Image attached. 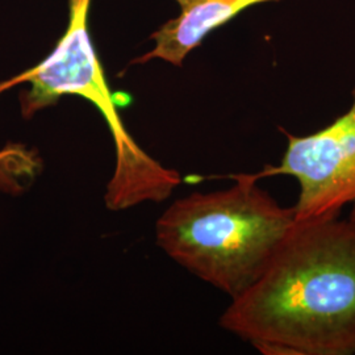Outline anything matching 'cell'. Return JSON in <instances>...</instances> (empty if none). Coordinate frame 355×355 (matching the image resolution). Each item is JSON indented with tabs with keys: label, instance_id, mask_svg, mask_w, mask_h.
I'll use <instances>...</instances> for the list:
<instances>
[{
	"label": "cell",
	"instance_id": "1",
	"mask_svg": "<svg viewBox=\"0 0 355 355\" xmlns=\"http://www.w3.org/2000/svg\"><path fill=\"white\" fill-rule=\"evenodd\" d=\"M220 325L262 354H355V218L296 221Z\"/></svg>",
	"mask_w": 355,
	"mask_h": 355
},
{
	"label": "cell",
	"instance_id": "2",
	"mask_svg": "<svg viewBox=\"0 0 355 355\" xmlns=\"http://www.w3.org/2000/svg\"><path fill=\"white\" fill-rule=\"evenodd\" d=\"M227 190L193 192L157 220L155 241L178 265L232 299L258 279L296 225L253 174Z\"/></svg>",
	"mask_w": 355,
	"mask_h": 355
},
{
	"label": "cell",
	"instance_id": "3",
	"mask_svg": "<svg viewBox=\"0 0 355 355\" xmlns=\"http://www.w3.org/2000/svg\"><path fill=\"white\" fill-rule=\"evenodd\" d=\"M92 0H69V24L54 51L37 66L0 83V92L29 83L21 95V114L31 119L66 95L91 103L103 116L114 145V171L104 195L111 211H124L146 202L161 203L180 183L175 170L167 168L142 150L128 133L114 92L110 89L89 32Z\"/></svg>",
	"mask_w": 355,
	"mask_h": 355
},
{
	"label": "cell",
	"instance_id": "4",
	"mask_svg": "<svg viewBox=\"0 0 355 355\" xmlns=\"http://www.w3.org/2000/svg\"><path fill=\"white\" fill-rule=\"evenodd\" d=\"M287 140L280 165L253 177L290 175L299 182L296 221L340 217L345 205L355 218V89L350 110L334 123L308 136L287 133Z\"/></svg>",
	"mask_w": 355,
	"mask_h": 355
},
{
	"label": "cell",
	"instance_id": "5",
	"mask_svg": "<svg viewBox=\"0 0 355 355\" xmlns=\"http://www.w3.org/2000/svg\"><path fill=\"white\" fill-rule=\"evenodd\" d=\"M180 13L154 32L152 51L141 55L133 64H146L162 60L167 64L182 66L187 55L198 48L204 38L218 26H224L246 8L279 0H175Z\"/></svg>",
	"mask_w": 355,
	"mask_h": 355
},
{
	"label": "cell",
	"instance_id": "6",
	"mask_svg": "<svg viewBox=\"0 0 355 355\" xmlns=\"http://www.w3.org/2000/svg\"><path fill=\"white\" fill-rule=\"evenodd\" d=\"M1 159H3V153L0 150V164H1Z\"/></svg>",
	"mask_w": 355,
	"mask_h": 355
}]
</instances>
